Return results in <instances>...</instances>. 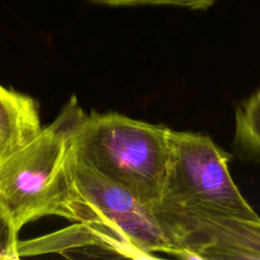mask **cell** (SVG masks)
I'll return each mask as SVG.
<instances>
[{
    "mask_svg": "<svg viewBox=\"0 0 260 260\" xmlns=\"http://www.w3.org/2000/svg\"><path fill=\"white\" fill-rule=\"evenodd\" d=\"M18 232L10 213L0 199V260L20 257Z\"/></svg>",
    "mask_w": 260,
    "mask_h": 260,
    "instance_id": "ba28073f",
    "label": "cell"
},
{
    "mask_svg": "<svg viewBox=\"0 0 260 260\" xmlns=\"http://www.w3.org/2000/svg\"><path fill=\"white\" fill-rule=\"evenodd\" d=\"M253 96H255V98H260V89H259Z\"/></svg>",
    "mask_w": 260,
    "mask_h": 260,
    "instance_id": "30bf717a",
    "label": "cell"
},
{
    "mask_svg": "<svg viewBox=\"0 0 260 260\" xmlns=\"http://www.w3.org/2000/svg\"><path fill=\"white\" fill-rule=\"evenodd\" d=\"M70 220L81 224L99 249L115 257L153 259L167 247L148 208L74 152Z\"/></svg>",
    "mask_w": 260,
    "mask_h": 260,
    "instance_id": "277c9868",
    "label": "cell"
},
{
    "mask_svg": "<svg viewBox=\"0 0 260 260\" xmlns=\"http://www.w3.org/2000/svg\"><path fill=\"white\" fill-rule=\"evenodd\" d=\"M170 130L116 113H92L76 130L74 152L148 208L164 183Z\"/></svg>",
    "mask_w": 260,
    "mask_h": 260,
    "instance_id": "3957f363",
    "label": "cell"
},
{
    "mask_svg": "<svg viewBox=\"0 0 260 260\" xmlns=\"http://www.w3.org/2000/svg\"><path fill=\"white\" fill-rule=\"evenodd\" d=\"M229 160L210 137L170 130L164 183L148 206L167 254L260 260V216L232 179Z\"/></svg>",
    "mask_w": 260,
    "mask_h": 260,
    "instance_id": "6da1fadb",
    "label": "cell"
},
{
    "mask_svg": "<svg viewBox=\"0 0 260 260\" xmlns=\"http://www.w3.org/2000/svg\"><path fill=\"white\" fill-rule=\"evenodd\" d=\"M71 98L58 117L0 160V199L19 231L47 215L70 220L74 136L85 117Z\"/></svg>",
    "mask_w": 260,
    "mask_h": 260,
    "instance_id": "7a4b0ae2",
    "label": "cell"
},
{
    "mask_svg": "<svg viewBox=\"0 0 260 260\" xmlns=\"http://www.w3.org/2000/svg\"><path fill=\"white\" fill-rule=\"evenodd\" d=\"M90 3L110 7L136 6H170L194 11H203L210 8L216 0H87Z\"/></svg>",
    "mask_w": 260,
    "mask_h": 260,
    "instance_id": "52a82bcc",
    "label": "cell"
},
{
    "mask_svg": "<svg viewBox=\"0 0 260 260\" xmlns=\"http://www.w3.org/2000/svg\"><path fill=\"white\" fill-rule=\"evenodd\" d=\"M41 129L36 101L0 85V144L4 156L28 142Z\"/></svg>",
    "mask_w": 260,
    "mask_h": 260,
    "instance_id": "5b68a950",
    "label": "cell"
},
{
    "mask_svg": "<svg viewBox=\"0 0 260 260\" xmlns=\"http://www.w3.org/2000/svg\"><path fill=\"white\" fill-rule=\"evenodd\" d=\"M4 156V152H3V149H2V146H1V144H0V160H1V158Z\"/></svg>",
    "mask_w": 260,
    "mask_h": 260,
    "instance_id": "9c48e42d",
    "label": "cell"
},
{
    "mask_svg": "<svg viewBox=\"0 0 260 260\" xmlns=\"http://www.w3.org/2000/svg\"><path fill=\"white\" fill-rule=\"evenodd\" d=\"M234 145L239 155L260 160V98L251 96L235 115Z\"/></svg>",
    "mask_w": 260,
    "mask_h": 260,
    "instance_id": "8992f818",
    "label": "cell"
}]
</instances>
